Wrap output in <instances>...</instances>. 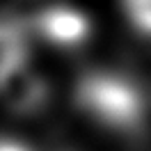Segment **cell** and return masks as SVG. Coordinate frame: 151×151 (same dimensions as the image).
Returning a JSON list of instances; mask_svg holds the SVG:
<instances>
[{
  "label": "cell",
  "instance_id": "cell-1",
  "mask_svg": "<svg viewBox=\"0 0 151 151\" xmlns=\"http://www.w3.org/2000/svg\"><path fill=\"white\" fill-rule=\"evenodd\" d=\"M76 105L94 122L117 131L140 128L144 122V105L137 87L119 76L87 73L76 85Z\"/></svg>",
  "mask_w": 151,
  "mask_h": 151
},
{
  "label": "cell",
  "instance_id": "cell-5",
  "mask_svg": "<svg viewBox=\"0 0 151 151\" xmlns=\"http://www.w3.org/2000/svg\"><path fill=\"white\" fill-rule=\"evenodd\" d=\"M0 151H32V149L25 147L23 142L9 140V137H0Z\"/></svg>",
  "mask_w": 151,
  "mask_h": 151
},
{
  "label": "cell",
  "instance_id": "cell-2",
  "mask_svg": "<svg viewBox=\"0 0 151 151\" xmlns=\"http://www.w3.org/2000/svg\"><path fill=\"white\" fill-rule=\"evenodd\" d=\"M0 103L14 114L28 117L48 103V83L32 69L28 57L0 64Z\"/></svg>",
  "mask_w": 151,
  "mask_h": 151
},
{
  "label": "cell",
  "instance_id": "cell-3",
  "mask_svg": "<svg viewBox=\"0 0 151 151\" xmlns=\"http://www.w3.org/2000/svg\"><path fill=\"white\" fill-rule=\"evenodd\" d=\"M32 28L41 39H46L55 46L76 48L87 41L92 32V23L85 12L69 7V5H53L35 16Z\"/></svg>",
  "mask_w": 151,
  "mask_h": 151
},
{
  "label": "cell",
  "instance_id": "cell-4",
  "mask_svg": "<svg viewBox=\"0 0 151 151\" xmlns=\"http://www.w3.org/2000/svg\"><path fill=\"white\" fill-rule=\"evenodd\" d=\"M28 57V28L12 16H0V64Z\"/></svg>",
  "mask_w": 151,
  "mask_h": 151
}]
</instances>
